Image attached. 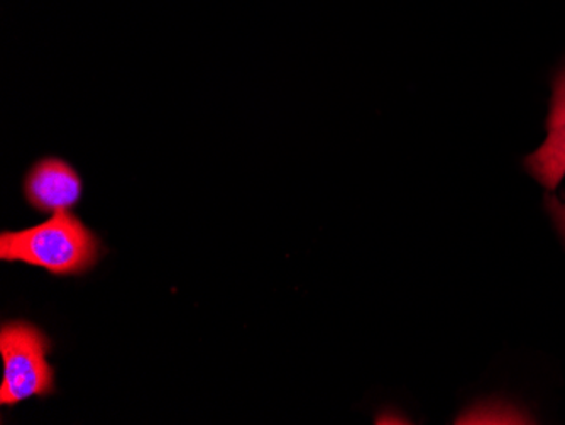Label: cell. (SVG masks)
Segmentation results:
<instances>
[{"label":"cell","mask_w":565,"mask_h":425,"mask_svg":"<svg viewBox=\"0 0 565 425\" xmlns=\"http://www.w3.org/2000/svg\"><path fill=\"white\" fill-rule=\"evenodd\" d=\"M562 91L555 94L554 110L548 120V139L565 135V81L558 82Z\"/></svg>","instance_id":"4"},{"label":"cell","mask_w":565,"mask_h":425,"mask_svg":"<svg viewBox=\"0 0 565 425\" xmlns=\"http://www.w3.org/2000/svg\"><path fill=\"white\" fill-rule=\"evenodd\" d=\"M51 339L25 320H11L0 329V353L4 361V380L0 386V404L14 405L55 393V370L47 361Z\"/></svg>","instance_id":"2"},{"label":"cell","mask_w":565,"mask_h":425,"mask_svg":"<svg viewBox=\"0 0 565 425\" xmlns=\"http://www.w3.org/2000/svg\"><path fill=\"white\" fill-rule=\"evenodd\" d=\"M22 190L34 211L60 214L81 204L84 180L68 161L46 157L36 161L25 173Z\"/></svg>","instance_id":"3"},{"label":"cell","mask_w":565,"mask_h":425,"mask_svg":"<svg viewBox=\"0 0 565 425\" xmlns=\"http://www.w3.org/2000/svg\"><path fill=\"white\" fill-rule=\"evenodd\" d=\"M102 256L100 240L70 212L53 214L40 226L0 234V259L46 269L55 277H81Z\"/></svg>","instance_id":"1"},{"label":"cell","mask_w":565,"mask_h":425,"mask_svg":"<svg viewBox=\"0 0 565 425\" xmlns=\"http://www.w3.org/2000/svg\"><path fill=\"white\" fill-rule=\"evenodd\" d=\"M545 202H547L548 212H551L552 219H554L558 233H561V236L564 237L565 241V200L564 202H558L557 199L547 196Z\"/></svg>","instance_id":"5"}]
</instances>
